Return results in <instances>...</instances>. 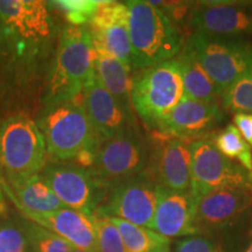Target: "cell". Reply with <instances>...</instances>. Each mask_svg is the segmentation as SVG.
Wrapping results in <instances>:
<instances>
[{"instance_id": "cell-1", "label": "cell", "mask_w": 252, "mask_h": 252, "mask_svg": "<svg viewBox=\"0 0 252 252\" xmlns=\"http://www.w3.org/2000/svg\"><path fill=\"white\" fill-rule=\"evenodd\" d=\"M63 26L45 0H0V111L43 108L47 80Z\"/></svg>"}, {"instance_id": "cell-2", "label": "cell", "mask_w": 252, "mask_h": 252, "mask_svg": "<svg viewBox=\"0 0 252 252\" xmlns=\"http://www.w3.org/2000/svg\"><path fill=\"white\" fill-rule=\"evenodd\" d=\"M50 161L89 168L102 140L88 118L81 99L43 106L35 119Z\"/></svg>"}, {"instance_id": "cell-3", "label": "cell", "mask_w": 252, "mask_h": 252, "mask_svg": "<svg viewBox=\"0 0 252 252\" xmlns=\"http://www.w3.org/2000/svg\"><path fill=\"white\" fill-rule=\"evenodd\" d=\"M94 76V45L88 26H63L43 94V106L81 97Z\"/></svg>"}, {"instance_id": "cell-4", "label": "cell", "mask_w": 252, "mask_h": 252, "mask_svg": "<svg viewBox=\"0 0 252 252\" xmlns=\"http://www.w3.org/2000/svg\"><path fill=\"white\" fill-rule=\"evenodd\" d=\"M133 70L139 71L175 59L184 49V33L152 1H125Z\"/></svg>"}, {"instance_id": "cell-5", "label": "cell", "mask_w": 252, "mask_h": 252, "mask_svg": "<svg viewBox=\"0 0 252 252\" xmlns=\"http://www.w3.org/2000/svg\"><path fill=\"white\" fill-rule=\"evenodd\" d=\"M47 150L35 119L28 115L6 117L0 126V185L13 186L40 174Z\"/></svg>"}, {"instance_id": "cell-6", "label": "cell", "mask_w": 252, "mask_h": 252, "mask_svg": "<svg viewBox=\"0 0 252 252\" xmlns=\"http://www.w3.org/2000/svg\"><path fill=\"white\" fill-rule=\"evenodd\" d=\"M184 97L180 69L175 59L135 71L131 91L132 109L151 131L156 130Z\"/></svg>"}, {"instance_id": "cell-7", "label": "cell", "mask_w": 252, "mask_h": 252, "mask_svg": "<svg viewBox=\"0 0 252 252\" xmlns=\"http://www.w3.org/2000/svg\"><path fill=\"white\" fill-rule=\"evenodd\" d=\"M151 141L138 125L103 141L94 153L89 172L106 190L113 185L147 171Z\"/></svg>"}, {"instance_id": "cell-8", "label": "cell", "mask_w": 252, "mask_h": 252, "mask_svg": "<svg viewBox=\"0 0 252 252\" xmlns=\"http://www.w3.org/2000/svg\"><path fill=\"white\" fill-rule=\"evenodd\" d=\"M185 46L222 93L252 71V41L250 39L190 33Z\"/></svg>"}, {"instance_id": "cell-9", "label": "cell", "mask_w": 252, "mask_h": 252, "mask_svg": "<svg viewBox=\"0 0 252 252\" xmlns=\"http://www.w3.org/2000/svg\"><path fill=\"white\" fill-rule=\"evenodd\" d=\"M213 133L190 143L191 178L189 191L197 201L217 189L238 188L252 191V172L223 156L213 141Z\"/></svg>"}, {"instance_id": "cell-10", "label": "cell", "mask_w": 252, "mask_h": 252, "mask_svg": "<svg viewBox=\"0 0 252 252\" xmlns=\"http://www.w3.org/2000/svg\"><path fill=\"white\" fill-rule=\"evenodd\" d=\"M158 186L147 171L113 185L94 216L116 217L151 229L157 207Z\"/></svg>"}, {"instance_id": "cell-11", "label": "cell", "mask_w": 252, "mask_h": 252, "mask_svg": "<svg viewBox=\"0 0 252 252\" xmlns=\"http://www.w3.org/2000/svg\"><path fill=\"white\" fill-rule=\"evenodd\" d=\"M41 174L64 207L94 216L108 193L89 169L77 163L47 161Z\"/></svg>"}, {"instance_id": "cell-12", "label": "cell", "mask_w": 252, "mask_h": 252, "mask_svg": "<svg viewBox=\"0 0 252 252\" xmlns=\"http://www.w3.org/2000/svg\"><path fill=\"white\" fill-rule=\"evenodd\" d=\"M150 141L151 159L147 172L157 184L172 190H189L191 178L190 143L193 140L152 132Z\"/></svg>"}, {"instance_id": "cell-13", "label": "cell", "mask_w": 252, "mask_h": 252, "mask_svg": "<svg viewBox=\"0 0 252 252\" xmlns=\"http://www.w3.org/2000/svg\"><path fill=\"white\" fill-rule=\"evenodd\" d=\"M188 31L207 35L252 39V2H196Z\"/></svg>"}, {"instance_id": "cell-14", "label": "cell", "mask_w": 252, "mask_h": 252, "mask_svg": "<svg viewBox=\"0 0 252 252\" xmlns=\"http://www.w3.org/2000/svg\"><path fill=\"white\" fill-rule=\"evenodd\" d=\"M81 97L88 118L102 143L137 125L133 110L118 102L100 83L96 72L84 88Z\"/></svg>"}, {"instance_id": "cell-15", "label": "cell", "mask_w": 252, "mask_h": 252, "mask_svg": "<svg viewBox=\"0 0 252 252\" xmlns=\"http://www.w3.org/2000/svg\"><path fill=\"white\" fill-rule=\"evenodd\" d=\"M224 119V111L217 102H200L184 97L152 132L195 140L214 133Z\"/></svg>"}, {"instance_id": "cell-16", "label": "cell", "mask_w": 252, "mask_h": 252, "mask_svg": "<svg viewBox=\"0 0 252 252\" xmlns=\"http://www.w3.org/2000/svg\"><path fill=\"white\" fill-rule=\"evenodd\" d=\"M88 28L97 46L133 70L128 34V11L125 2L102 0Z\"/></svg>"}, {"instance_id": "cell-17", "label": "cell", "mask_w": 252, "mask_h": 252, "mask_svg": "<svg viewBox=\"0 0 252 252\" xmlns=\"http://www.w3.org/2000/svg\"><path fill=\"white\" fill-rule=\"evenodd\" d=\"M196 201L190 191L172 190L158 186V200L151 230L166 238L198 235Z\"/></svg>"}, {"instance_id": "cell-18", "label": "cell", "mask_w": 252, "mask_h": 252, "mask_svg": "<svg viewBox=\"0 0 252 252\" xmlns=\"http://www.w3.org/2000/svg\"><path fill=\"white\" fill-rule=\"evenodd\" d=\"M252 207V191L224 188L208 193L196 202L195 220L198 231L223 229L234 224Z\"/></svg>"}, {"instance_id": "cell-19", "label": "cell", "mask_w": 252, "mask_h": 252, "mask_svg": "<svg viewBox=\"0 0 252 252\" xmlns=\"http://www.w3.org/2000/svg\"><path fill=\"white\" fill-rule=\"evenodd\" d=\"M23 216L65 239L74 248L97 252L94 216L67 207L46 214H23Z\"/></svg>"}, {"instance_id": "cell-20", "label": "cell", "mask_w": 252, "mask_h": 252, "mask_svg": "<svg viewBox=\"0 0 252 252\" xmlns=\"http://www.w3.org/2000/svg\"><path fill=\"white\" fill-rule=\"evenodd\" d=\"M0 187L21 214H46L64 208L41 173L20 184Z\"/></svg>"}, {"instance_id": "cell-21", "label": "cell", "mask_w": 252, "mask_h": 252, "mask_svg": "<svg viewBox=\"0 0 252 252\" xmlns=\"http://www.w3.org/2000/svg\"><path fill=\"white\" fill-rule=\"evenodd\" d=\"M94 72L97 78L118 102L127 109H132L131 91L134 76L132 75L133 70L94 42Z\"/></svg>"}, {"instance_id": "cell-22", "label": "cell", "mask_w": 252, "mask_h": 252, "mask_svg": "<svg viewBox=\"0 0 252 252\" xmlns=\"http://www.w3.org/2000/svg\"><path fill=\"white\" fill-rule=\"evenodd\" d=\"M175 60L180 69L186 98L208 103H215L220 98L222 91L187 47H184Z\"/></svg>"}, {"instance_id": "cell-23", "label": "cell", "mask_w": 252, "mask_h": 252, "mask_svg": "<svg viewBox=\"0 0 252 252\" xmlns=\"http://www.w3.org/2000/svg\"><path fill=\"white\" fill-rule=\"evenodd\" d=\"M117 226L127 252H171V241L145 226L110 217Z\"/></svg>"}, {"instance_id": "cell-24", "label": "cell", "mask_w": 252, "mask_h": 252, "mask_svg": "<svg viewBox=\"0 0 252 252\" xmlns=\"http://www.w3.org/2000/svg\"><path fill=\"white\" fill-rule=\"evenodd\" d=\"M212 137L217 150L223 156L252 172V149L234 124H229L223 130L214 132Z\"/></svg>"}, {"instance_id": "cell-25", "label": "cell", "mask_w": 252, "mask_h": 252, "mask_svg": "<svg viewBox=\"0 0 252 252\" xmlns=\"http://www.w3.org/2000/svg\"><path fill=\"white\" fill-rule=\"evenodd\" d=\"M21 225L32 252H71L74 248L54 232L26 219Z\"/></svg>"}, {"instance_id": "cell-26", "label": "cell", "mask_w": 252, "mask_h": 252, "mask_svg": "<svg viewBox=\"0 0 252 252\" xmlns=\"http://www.w3.org/2000/svg\"><path fill=\"white\" fill-rule=\"evenodd\" d=\"M50 7L58 9L63 15L67 25L88 26L102 4V0H58L48 1Z\"/></svg>"}, {"instance_id": "cell-27", "label": "cell", "mask_w": 252, "mask_h": 252, "mask_svg": "<svg viewBox=\"0 0 252 252\" xmlns=\"http://www.w3.org/2000/svg\"><path fill=\"white\" fill-rule=\"evenodd\" d=\"M220 99L224 108L236 113H252V71L226 88Z\"/></svg>"}, {"instance_id": "cell-28", "label": "cell", "mask_w": 252, "mask_h": 252, "mask_svg": "<svg viewBox=\"0 0 252 252\" xmlns=\"http://www.w3.org/2000/svg\"><path fill=\"white\" fill-rule=\"evenodd\" d=\"M97 252H127L117 226L110 217L94 216Z\"/></svg>"}, {"instance_id": "cell-29", "label": "cell", "mask_w": 252, "mask_h": 252, "mask_svg": "<svg viewBox=\"0 0 252 252\" xmlns=\"http://www.w3.org/2000/svg\"><path fill=\"white\" fill-rule=\"evenodd\" d=\"M26 234L23 225L19 226L13 222H0V252H28Z\"/></svg>"}, {"instance_id": "cell-30", "label": "cell", "mask_w": 252, "mask_h": 252, "mask_svg": "<svg viewBox=\"0 0 252 252\" xmlns=\"http://www.w3.org/2000/svg\"><path fill=\"white\" fill-rule=\"evenodd\" d=\"M158 8L161 9L176 27L182 30H188V23L196 2L190 1H152Z\"/></svg>"}, {"instance_id": "cell-31", "label": "cell", "mask_w": 252, "mask_h": 252, "mask_svg": "<svg viewBox=\"0 0 252 252\" xmlns=\"http://www.w3.org/2000/svg\"><path fill=\"white\" fill-rule=\"evenodd\" d=\"M173 252H225L220 242L202 235H193L179 239Z\"/></svg>"}, {"instance_id": "cell-32", "label": "cell", "mask_w": 252, "mask_h": 252, "mask_svg": "<svg viewBox=\"0 0 252 252\" xmlns=\"http://www.w3.org/2000/svg\"><path fill=\"white\" fill-rule=\"evenodd\" d=\"M234 122L236 127L252 149V113H235Z\"/></svg>"}, {"instance_id": "cell-33", "label": "cell", "mask_w": 252, "mask_h": 252, "mask_svg": "<svg viewBox=\"0 0 252 252\" xmlns=\"http://www.w3.org/2000/svg\"><path fill=\"white\" fill-rule=\"evenodd\" d=\"M4 195V191H2L1 187H0V219L6 217V214H7V206H6Z\"/></svg>"}, {"instance_id": "cell-34", "label": "cell", "mask_w": 252, "mask_h": 252, "mask_svg": "<svg viewBox=\"0 0 252 252\" xmlns=\"http://www.w3.org/2000/svg\"><path fill=\"white\" fill-rule=\"evenodd\" d=\"M71 252H91V251H87V250H82V249H77V248H72Z\"/></svg>"}, {"instance_id": "cell-35", "label": "cell", "mask_w": 252, "mask_h": 252, "mask_svg": "<svg viewBox=\"0 0 252 252\" xmlns=\"http://www.w3.org/2000/svg\"><path fill=\"white\" fill-rule=\"evenodd\" d=\"M244 252H252V238H251V241H250V244L248 245V248L245 249Z\"/></svg>"}, {"instance_id": "cell-36", "label": "cell", "mask_w": 252, "mask_h": 252, "mask_svg": "<svg viewBox=\"0 0 252 252\" xmlns=\"http://www.w3.org/2000/svg\"><path fill=\"white\" fill-rule=\"evenodd\" d=\"M1 122H2V121H0V126H1Z\"/></svg>"}]
</instances>
